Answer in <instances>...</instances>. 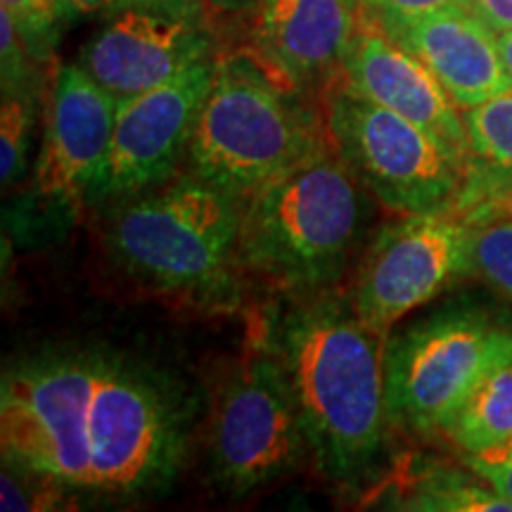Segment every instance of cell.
<instances>
[{"mask_svg": "<svg viewBox=\"0 0 512 512\" xmlns=\"http://www.w3.org/2000/svg\"><path fill=\"white\" fill-rule=\"evenodd\" d=\"M5 465L60 489L140 494L174 475L181 415L145 370L95 351H60L5 370Z\"/></svg>", "mask_w": 512, "mask_h": 512, "instance_id": "cell-1", "label": "cell"}, {"mask_svg": "<svg viewBox=\"0 0 512 512\" xmlns=\"http://www.w3.org/2000/svg\"><path fill=\"white\" fill-rule=\"evenodd\" d=\"M382 335L335 299L287 311L271 349L290 377L306 446L320 475L356 484L373 470L389 422Z\"/></svg>", "mask_w": 512, "mask_h": 512, "instance_id": "cell-2", "label": "cell"}, {"mask_svg": "<svg viewBox=\"0 0 512 512\" xmlns=\"http://www.w3.org/2000/svg\"><path fill=\"white\" fill-rule=\"evenodd\" d=\"M356 181L325 145L261 185L242 204V264L285 290L335 283L361 226Z\"/></svg>", "mask_w": 512, "mask_h": 512, "instance_id": "cell-3", "label": "cell"}, {"mask_svg": "<svg viewBox=\"0 0 512 512\" xmlns=\"http://www.w3.org/2000/svg\"><path fill=\"white\" fill-rule=\"evenodd\" d=\"M325 143L316 117L252 55L238 53L216 60L188 162L195 176L247 200Z\"/></svg>", "mask_w": 512, "mask_h": 512, "instance_id": "cell-4", "label": "cell"}, {"mask_svg": "<svg viewBox=\"0 0 512 512\" xmlns=\"http://www.w3.org/2000/svg\"><path fill=\"white\" fill-rule=\"evenodd\" d=\"M240 226L238 197L192 174L124 204L110 245L128 271L162 290L223 294L240 259Z\"/></svg>", "mask_w": 512, "mask_h": 512, "instance_id": "cell-5", "label": "cell"}, {"mask_svg": "<svg viewBox=\"0 0 512 512\" xmlns=\"http://www.w3.org/2000/svg\"><path fill=\"white\" fill-rule=\"evenodd\" d=\"M512 356V330L475 304H453L418 320L384 347L389 422L446 434L467 396Z\"/></svg>", "mask_w": 512, "mask_h": 512, "instance_id": "cell-6", "label": "cell"}, {"mask_svg": "<svg viewBox=\"0 0 512 512\" xmlns=\"http://www.w3.org/2000/svg\"><path fill=\"white\" fill-rule=\"evenodd\" d=\"M325 124L337 155L384 207L427 214L456 204L467 157L437 133L335 81Z\"/></svg>", "mask_w": 512, "mask_h": 512, "instance_id": "cell-7", "label": "cell"}, {"mask_svg": "<svg viewBox=\"0 0 512 512\" xmlns=\"http://www.w3.org/2000/svg\"><path fill=\"white\" fill-rule=\"evenodd\" d=\"M477 233L479 226L453 209L406 214L387 223L358 271L356 316L384 335L446 287L477 273Z\"/></svg>", "mask_w": 512, "mask_h": 512, "instance_id": "cell-8", "label": "cell"}, {"mask_svg": "<svg viewBox=\"0 0 512 512\" xmlns=\"http://www.w3.org/2000/svg\"><path fill=\"white\" fill-rule=\"evenodd\" d=\"M309 453L290 377L261 349L223 387L211 427V467L233 496L287 475Z\"/></svg>", "mask_w": 512, "mask_h": 512, "instance_id": "cell-9", "label": "cell"}, {"mask_svg": "<svg viewBox=\"0 0 512 512\" xmlns=\"http://www.w3.org/2000/svg\"><path fill=\"white\" fill-rule=\"evenodd\" d=\"M211 43L197 0H136L107 15L79 64L124 102L211 57Z\"/></svg>", "mask_w": 512, "mask_h": 512, "instance_id": "cell-10", "label": "cell"}, {"mask_svg": "<svg viewBox=\"0 0 512 512\" xmlns=\"http://www.w3.org/2000/svg\"><path fill=\"white\" fill-rule=\"evenodd\" d=\"M214 72L216 60L204 57L174 79L119 102L110 155L93 197H133L174 174L190 147Z\"/></svg>", "mask_w": 512, "mask_h": 512, "instance_id": "cell-11", "label": "cell"}, {"mask_svg": "<svg viewBox=\"0 0 512 512\" xmlns=\"http://www.w3.org/2000/svg\"><path fill=\"white\" fill-rule=\"evenodd\" d=\"M117 112L119 100L79 62L57 69L46 136L34 171L38 195L74 202L93 190L110 155Z\"/></svg>", "mask_w": 512, "mask_h": 512, "instance_id": "cell-12", "label": "cell"}, {"mask_svg": "<svg viewBox=\"0 0 512 512\" xmlns=\"http://www.w3.org/2000/svg\"><path fill=\"white\" fill-rule=\"evenodd\" d=\"M337 79L363 98L437 133L467 157V128L460 107L418 55L363 12Z\"/></svg>", "mask_w": 512, "mask_h": 512, "instance_id": "cell-13", "label": "cell"}, {"mask_svg": "<svg viewBox=\"0 0 512 512\" xmlns=\"http://www.w3.org/2000/svg\"><path fill=\"white\" fill-rule=\"evenodd\" d=\"M358 27V0H254L249 55L294 93L339 69Z\"/></svg>", "mask_w": 512, "mask_h": 512, "instance_id": "cell-14", "label": "cell"}, {"mask_svg": "<svg viewBox=\"0 0 512 512\" xmlns=\"http://www.w3.org/2000/svg\"><path fill=\"white\" fill-rule=\"evenodd\" d=\"M368 19L418 55L460 110L482 105L512 88L498 48V34L470 8Z\"/></svg>", "mask_w": 512, "mask_h": 512, "instance_id": "cell-15", "label": "cell"}, {"mask_svg": "<svg viewBox=\"0 0 512 512\" xmlns=\"http://www.w3.org/2000/svg\"><path fill=\"white\" fill-rule=\"evenodd\" d=\"M463 117L465 181L451 209L482 228L512 216V88L463 110Z\"/></svg>", "mask_w": 512, "mask_h": 512, "instance_id": "cell-16", "label": "cell"}, {"mask_svg": "<svg viewBox=\"0 0 512 512\" xmlns=\"http://www.w3.org/2000/svg\"><path fill=\"white\" fill-rule=\"evenodd\" d=\"M446 437L467 456L505 453L512 446V356L498 363L467 396Z\"/></svg>", "mask_w": 512, "mask_h": 512, "instance_id": "cell-17", "label": "cell"}, {"mask_svg": "<svg viewBox=\"0 0 512 512\" xmlns=\"http://www.w3.org/2000/svg\"><path fill=\"white\" fill-rule=\"evenodd\" d=\"M401 508L425 512H512L482 477L470 479L458 470L422 472L401 494Z\"/></svg>", "mask_w": 512, "mask_h": 512, "instance_id": "cell-18", "label": "cell"}, {"mask_svg": "<svg viewBox=\"0 0 512 512\" xmlns=\"http://www.w3.org/2000/svg\"><path fill=\"white\" fill-rule=\"evenodd\" d=\"M31 98L29 93H5L0 112V176L12 183L24 171L31 133Z\"/></svg>", "mask_w": 512, "mask_h": 512, "instance_id": "cell-19", "label": "cell"}, {"mask_svg": "<svg viewBox=\"0 0 512 512\" xmlns=\"http://www.w3.org/2000/svg\"><path fill=\"white\" fill-rule=\"evenodd\" d=\"M475 268L486 283L512 302V216L479 228Z\"/></svg>", "mask_w": 512, "mask_h": 512, "instance_id": "cell-20", "label": "cell"}, {"mask_svg": "<svg viewBox=\"0 0 512 512\" xmlns=\"http://www.w3.org/2000/svg\"><path fill=\"white\" fill-rule=\"evenodd\" d=\"M31 55H48L62 22L60 0H3Z\"/></svg>", "mask_w": 512, "mask_h": 512, "instance_id": "cell-21", "label": "cell"}, {"mask_svg": "<svg viewBox=\"0 0 512 512\" xmlns=\"http://www.w3.org/2000/svg\"><path fill=\"white\" fill-rule=\"evenodd\" d=\"M368 17H415L448 8H470V0H358Z\"/></svg>", "mask_w": 512, "mask_h": 512, "instance_id": "cell-22", "label": "cell"}, {"mask_svg": "<svg viewBox=\"0 0 512 512\" xmlns=\"http://www.w3.org/2000/svg\"><path fill=\"white\" fill-rule=\"evenodd\" d=\"M467 465L498 496L512 503V451L489 453V456H467Z\"/></svg>", "mask_w": 512, "mask_h": 512, "instance_id": "cell-23", "label": "cell"}, {"mask_svg": "<svg viewBox=\"0 0 512 512\" xmlns=\"http://www.w3.org/2000/svg\"><path fill=\"white\" fill-rule=\"evenodd\" d=\"M470 10L496 34L512 31V0H470Z\"/></svg>", "mask_w": 512, "mask_h": 512, "instance_id": "cell-24", "label": "cell"}, {"mask_svg": "<svg viewBox=\"0 0 512 512\" xmlns=\"http://www.w3.org/2000/svg\"><path fill=\"white\" fill-rule=\"evenodd\" d=\"M128 3L136 0H60L62 22H72V19L93 17V15H110V12L124 8Z\"/></svg>", "mask_w": 512, "mask_h": 512, "instance_id": "cell-25", "label": "cell"}, {"mask_svg": "<svg viewBox=\"0 0 512 512\" xmlns=\"http://www.w3.org/2000/svg\"><path fill=\"white\" fill-rule=\"evenodd\" d=\"M498 48H501L505 69H508L512 79V31H505V34H498Z\"/></svg>", "mask_w": 512, "mask_h": 512, "instance_id": "cell-26", "label": "cell"}, {"mask_svg": "<svg viewBox=\"0 0 512 512\" xmlns=\"http://www.w3.org/2000/svg\"><path fill=\"white\" fill-rule=\"evenodd\" d=\"M510 451H512V446H510Z\"/></svg>", "mask_w": 512, "mask_h": 512, "instance_id": "cell-27", "label": "cell"}]
</instances>
